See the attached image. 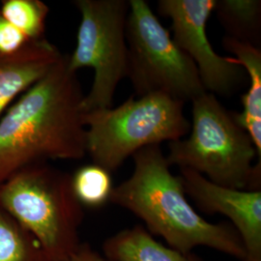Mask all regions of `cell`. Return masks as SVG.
Here are the masks:
<instances>
[{
	"label": "cell",
	"instance_id": "obj_1",
	"mask_svg": "<svg viewBox=\"0 0 261 261\" xmlns=\"http://www.w3.org/2000/svg\"><path fill=\"white\" fill-rule=\"evenodd\" d=\"M84 97L62 55L0 118V184L31 165L84 158Z\"/></svg>",
	"mask_w": 261,
	"mask_h": 261
},
{
	"label": "cell",
	"instance_id": "obj_11",
	"mask_svg": "<svg viewBox=\"0 0 261 261\" xmlns=\"http://www.w3.org/2000/svg\"><path fill=\"white\" fill-rule=\"evenodd\" d=\"M224 47L235 57L234 62L242 66L250 79V86L243 95V111L233 113L239 126L252 140L261 161V50L254 45L225 36Z\"/></svg>",
	"mask_w": 261,
	"mask_h": 261
},
{
	"label": "cell",
	"instance_id": "obj_2",
	"mask_svg": "<svg viewBox=\"0 0 261 261\" xmlns=\"http://www.w3.org/2000/svg\"><path fill=\"white\" fill-rule=\"evenodd\" d=\"M132 157L134 171L113 187L110 202L139 217L150 234L163 237L178 252L190 253L196 247H207L245 261V248L233 225L211 224L196 213L160 145L144 147Z\"/></svg>",
	"mask_w": 261,
	"mask_h": 261
},
{
	"label": "cell",
	"instance_id": "obj_16",
	"mask_svg": "<svg viewBox=\"0 0 261 261\" xmlns=\"http://www.w3.org/2000/svg\"><path fill=\"white\" fill-rule=\"evenodd\" d=\"M72 176V188L82 206L97 208L110 201L113 186L111 172L95 165H85Z\"/></svg>",
	"mask_w": 261,
	"mask_h": 261
},
{
	"label": "cell",
	"instance_id": "obj_7",
	"mask_svg": "<svg viewBox=\"0 0 261 261\" xmlns=\"http://www.w3.org/2000/svg\"><path fill=\"white\" fill-rule=\"evenodd\" d=\"M75 5L82 18L68 65L75 73L83 68L94 71L93 84L82 103L83 112L112 108L115 90L128 75L129 1L76 0Z\"/></svg>",
	"mask_w": 261,
	"mask_h": 261
},
{
	"label": "cell",
	"instance_id": "obj_14",
	"mask_svg": "<svg viewBox=\"0 0 261 261\" xmlns=\"http://www.w3.org/2000/svg\"><path fill=\"white\" fill-rule=\"evenodd\" d=\"M0 261H49L37 240L1 207Z\"/></svg>",
	"mask_w": 261,
	"mask_h": 261
},
{
	"label": "cell",
	"instance_id": "obj_8",
	"mask_svg": "<svg viewBox=\"0 0 261 261\" xmlns=\"http://www.w3.org/2000/svg\"><path fill=\"white\" fill-rule=\"evenodd\" d=\"M217 0H161L159 13L171 19L172 39L196 64L207 92L231 95L247 82L242 66L218 55L206 33Z\"/></svg>",
	"mask_w": 261,
	"mask_h": 261
},
{
	"label": "cell",
	"instance_id": "obj_18",
	"mask_svg": "<svg viewBox=\"0 0 261 261\" xmlns=\"http://www.w3.org/2000/svg\"><path fill=\"white\" fill-rule=\"evenodd\" d=\"M66 261H110L103 254L93 250L87 243H81L79 248Z\"/></svg>",
	"mask_w": 261,
	"mask_h": 261
},
{
	"label": "cell",
	"instance_id": "obj_17",
	"mask_svg": "<svg viewBox=\"0 0 261 261\" xmlns=\"http://www.w3.org/2000/svg\"><path fill=\"white\" fill-rule=\"evenodd\" d=\"M30 40L4 18L0 11V54H14L25 47Z\"/></svg>",
	"mask_w": 261,
	"mask_h": 261
},
{
	"label": "cell",
	"instance_id": "obj_3",
	"mask_svg": "<svg viewBox=\"0 0 261 261\" xmlns=\"http://www.w3.org/2000/svg\"><path fill=\"white\" fill-rule=\"evenodd\" d=\"M0 207L31 234L49 261H66L81 245L83 206L71 174L47 163L20 169L0 184Z\"/></svg>",
	"mask_w": 261,
	"mask_h": 261
},
{
	"label": "cell",
	"instance_id": "obj_9",
	"mask_svg": "<svg viewBox=\"0 0 261 261\" xmlns=\"http://www.w3.org/2000/svg\"><path fill=\"white\" fill-rule=\"evenodd\" d=\"M178 176L201 211L228 218L242 240L245 261H261V191L220 186L189 168H180Z\"/></svg>",
	"mask_w": 261,
	"mask_h": 261
},
{
	"label": "cell",
	"instance_id": "obj_15",
	"mask_svg": "<svg viewBox=\"0 0 261 261\" xmlns=\"http://www.w3.org/2000/svg\"><path fill=\"white\" fill-rule=\"evenodd\" d=\"M0 11L4 18L28 40L44 39L49 8L41 0H3Z\"/></svg>",
	"mask_w": 261,
	"mask_h": 261
},
{
	"label": "cell",
	"instance_id": "obj_5",
	"mask_svg": "<svg viewBox=\"0 0 261 261\" xmlns=\"http://www.w3.org/2000/svg\"><path fill=\"white\" fill-rule=\"evenodd\" d=\"M83 121L86 154L110 172L139 150L181 140L191 129L184 103L164 93L148 94L138 100L130 96L115 109L84 112Z\"/></svg>",
	"mask_w": 261,
	"mask_h": 261
},
{
	"label": "cell",
	"instance_id": "obj_10",
	"mask_svg": "<svg viewBox=\"0 0 261 261\" xmlns=\"http://www.w3.org/2000/svg\"><path fill=\"white\" fill-rule=\"evenodd\" d=\"M62 56L47 39L31 41L14 54H0V118Z\"/></svg>",
	"mask_w": 261,
	"mask_h": 261
},
{
	"label": "cell",
	"instance_id": "obj_12",
	"mask_svg": "<svg viewBox=\"0 0 261 261\" xmlns=\"http://www.w3.org/2000/svg\"><path fill=\"white\" fill-rule=\"evenodd\" d=\"M103 254L110 261H202L156 241L142 225L122 229L103 244Z\"/></svg>",
	"mask_w": 261,
	"mask_h": 261
},
{
	"label": "cell",
	"instance_id": "obj_4",
	"mask_svg": "<svg viewBox=\"0 0 261 261\" xmlns=\"http://www.w3.org/2000/svg\"><path fill=\"white\" fill-rule=\"evenodd\" d=\"M192 103L190 136L169 142L168 165L192 169L220 186L260 191L261 164L252 166L256 150L233 112L207 91Z\"/></svg>",
	"mask_w": 261,
	"mask_h": 261
},
{
	"label": "cell",
	"instance_id": "obj_13",
	"mask_svg": "<svg viewBox=\"0 0 261 261\" xmlns=\"http://www.w3.org/2000/svg\"><path fill=\"white\" fill-rule=\"evenodd\" d=\"M214 11L227 32L226 36L257 45L260 35L259 0H217Z\"/></svg>",
	"mask_w": 261,
	"mask_h": 261
},
{
	"label": "cell",
	"instance_id": "obj_6",
	"mask_svg": "<svg viewBox=\"0 0 261 261\" xmlns=\"http://www.w3.org/2000/svg\"><path fill=\"white\" fill-rule=\"evenodd\" d=\"M128 75L139 97L164 93L182 103L206 92L194 61L178 47L144 0H130Z\"/></svg>",
	"mask_w": 261,
	"mask_h": 261
}]
</instances>
